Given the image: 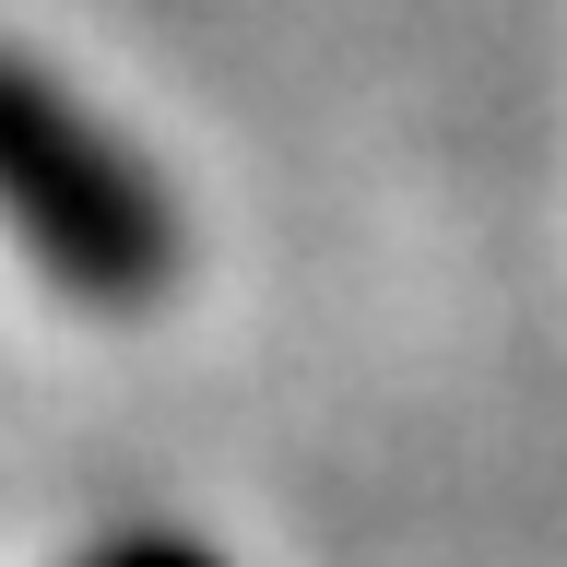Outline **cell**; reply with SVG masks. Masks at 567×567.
Returning <instances> with one entry per match:
<instances>
[{
	"mask_svg": "<svg viewBox=\"0 0 567 567\" xmlns=\"http://www.w3.org/2000/svg\"><path fill=\"white\" fill-rule=\"evenodd\" d=\"M0 225L71 308L142 319L177 284V213L131 166V142L83 118L35 60H0Z\"/></svg>",
	"mask_w": 567,
	"mask_h": 567,
	"instance_id": "6da1fadb",
	"label": "cell"
}]
</instances>
